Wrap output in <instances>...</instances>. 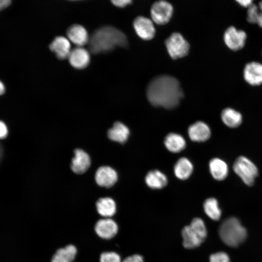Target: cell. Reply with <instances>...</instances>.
<instances>
[{
    "label": "cell",
    "instance_id": "6",
    "mask_svg": "<svg viewBox=\"0 0 262 262\" xmlns=\"http://www.w3.org/2000/svg\"><path fill=\"white\" fill-rule=\"evenodd\" d=\"M174 7L167 0H158L154 1L150 8V18L153 22L159 25L167 24L174 14Z\"/></svg>",
    "mask_w": 262,
    "mask_h": 262
},
{
    "label": "cell",
    "instance_id": "4",
    "mask_svg": "<svg viewBox=\"0 0 262 262\" xmlns=\"http://www.w3.org/2000/svg\"><path fill=\"white\" fill-rule=\"evenodd\" d=\"M181 235L185 248L192 249L199 246L207 235L204 221L200 218H194L189 225L183 228Z\"/></svg>",
    "mask_w": 262,
    "mask_h": 262
},
{
    "label": "cell",
    "instance_id": "2",
    "mask_svg": "<svg viewBox=\"0 0 262 262\" xmlns=\"http://www.w3.org/2000/svg\"><path fill=\"white\" fill-rule=\"evenodd\" d=\"M88 44L90 52L98 54L109 51L117 47H126L128 40L120 30L112 26H104L93 32Z\"/></svg>",
    "mask_w": 262,
    "mask_h": 262
},
{
    "label": "cell",
    "instance_id": "27",
    "mask_svg": "<svg viewBox=\"0 0 262 262\" xmlns=\"http://www.w3.org/2000/svg\"><path fill=\"white\" fill-rule=\"evenodd\" d=\"M260 12L257 6L253 3L247 7L246 19L250 23H256L257 17Z\"/></svg>",
    "mask_w": 262,
    "mask_h": 262
},
{
    "label": "cell",
    "instance_id": "20",
    "mask_svg": "<svg viewBox=\"0 0 262 262\" xmlns=\"http://www.w3.org/2000/svg\"><path fill=\"white\" fill-rule=\"evenodd\" d=\"M130 130L127 126L121 122H115L107 132L111 140L123 144L126 142L130 135Z\"/></svg>",
    "mask_w": 262,
    "mask_h": 262
},
{
    "label": "cell",
    "instance_id": "12",
    "mask_svg": "<svg viewBox=\"0 0 262 262\" xmlns=\"http://www.w3.org/2000/svg\"><path fill=\"white\" fill-rule=\"evenodd\" d=\"M67 58L72 66L79 69L86 67L90 61L89 51L82 47L71 49Z\"/></svg>",
    "mask_w": 262,
    "mask_h": 262
},
{
    "label": "cell",
    "instance_id": "19",
    "mask_svg": "<svg viewBox=\"0 0 262 262\" xmlns=\"http://www.w3.org/2000/svg\"><path fill=\"white\" fill-rule=\"evenodd\" d=\"M164 145L170 152L177 153L184 150L186 146V140L180 134L171 132L164 138Z\"/></svg>",
    "mask_w": 262,
    "mask_h": 262
},
{
    "label": "cell",
    "instance_id": "1",
    "mask_svg": "<svg viewBox=\"0 0 262 262\" xmlns=\"http://www.w3.org/2000/svg\"><path fill=\"white\" fill-rule=\"evenodd\" d=\"M179 81L169 75H160L150 81L147 88V97L153 106L166 109L176 107L183 97Z\"/></svg>",
    "mask_w": 262,
    "mask_h": 262
},
{
    "label": "cell",
    "instance_id": "8",
    "mask_svg": "<svg viewBox=\"0 0 262 262\" xmlns=\"http://www.w3.org/2000/svg\"><path fill=\"white\" fill-rule=\"evenodd\" d=\"M132 25L137 35L143 40L152 39L155 35L154 23L150 18L138 16L133 19Z\"/></svg>",
    "mask_w": 262,
    "mask_h": 262
},
{
    "label": "cell",
    "instance_id": "7",
    "mask_svg": "<svg viewBox=\"0 0 262 262\" xmlns=\"http://www.w3.org/2000/svg\"><path fill=\"white\" fill-rule=\"evenodd\" d=\"M165 44L168 54L172 59L182 58L188 53L189 44L179 33H173L166 39Z\"/></svg>",
    "mask_w": 262,
    "mask_h": 262
},
{
    "label": "cell",
    "instance_id": "24",
    "mask_svg": "<svg viewBox=\"0 0 262 262\" xmlns=\"http://www.w3.org/2000/svg\"><path fill=\"white\" fill-rule=\"evenodd\" d=\"M96 208L98 213L106 218L113 216L116 209L115 201L110 197L99 198L96 202Z\"/></svg>",
    "mask_w": 262,
    "mask_h": 262
},
{
    "label": "cell",
    "instance_id": "28",
    "mask_svg": "<svg viewBox=\"0 0 262 262\" xmlns=\"http://www.w3.org/2000/svg\"><path fill=\"white\" fill-rule=\"evenodd\" d=\"M100 262H121L120 256L115 252H105L100 256Z\"/></svg>",
    "mask_w": 262,
    "mask_h": 262
},
{
    "label": "cell",
    "instance_id": "15",
    "mask_svg": "<svg viewBox=\"0 0 262 262\" xmlns=\"http://www.w3.org/2000/svg\"><path fill=\"white\" fill-rule=\"evenodd\" d=\"M66 35L68 40L77 47H82L88 43L90 38L86 29L80 24L70 26L67 30Z\"/></svg>",
    "mask_w": 262,
    "mask_h": 262
},
{
    "label": "cell",
    "instance_id": "37",
    "mask_svg": "<svg viewBox=\"0 0 262 262\" xmlns=\"http://www.w3.org/2000/svg\"><path fill=\"white\" fill-rule=\"evenodd\" d=\"M259 8L261 11L262 12V0H261L259 3Z\"/></svg>",
    "mask_w": 262,
    "mask_h": 262
},
{
    "label": "cell",
    "instance_id": "9",
    "mask_svg": "<svg viewBox=\"0 0 262 262\" xmlns=\"http://www.w3.org/2000/svg\"><path fill=\"white\" fill-rule=\"evenodd\" d=\"M247 35L245 32L230 26L225 31L223 38L226 45L231 50L237 51L242 49L246 44Z\"/></svg>",
    "mask_w": 262,
    "mask_h": 262
},
{
    "label": "cell",
    "instance_id": "5",
    "mask_svg": "<svg viewBox=\"0 0 262 262\" xmlns=\"http://www.w3.org/2000/svg\"><path fill=\"white\" fill-rule=\"evenodd\" d=\"M233 169L246 184L251 186L254 184L258 170L255 164L248 158L244 156L238 157L234 163Z\"/></svg>",
    "mask_w": 262,
    "mask_h": 262
},
{
    "label": "cell",
    "instance_id": "14",
    "mask_svg": "<svg viewBox=\"0 0 262 262\" xmlns=\"http://www.w3.org/2000/svg\"><path fill=\"white\" fill-rule=\"evenodd\" d=\"M188 134L192 141L203 142L210 138L211 131L207 124L202 121H197L189 127Z\"/></svg>",
    "mask_w": 262,
    "mask_h": 262
},
{
    "label": "cell",
    "instance_id": "31",
    "mask_svg": "<svg viewBox=\"0 0 262 262\" xmlns=\"http://www.w3.org/2000/svg\"><path fill=\"white\" fill-rule=\"evenodd\" d=\"M8 134V130L7 126L3 121L0 120V139L5 138Z\"/></svg>",
    "mask_w": 262,
    "mask_h": 262
},
{
    "label": "cell",
    "instance_id": "3",
    "mask_svg": "<svg viewBox=\"0 0 262 262\" xmlns=\"http://www.w3.org/2000/svg\"><path fill=\"white\" fill-rule=\"evenodd\" d=\"M219 234L226 245L235 247L246 239L247 231L239 219L234 217H230L226 219L220 225Z\"/></svg>",
    "mask_w": 262,
    "mask_h": 262
},
{
    "label": "cell",
    "instance_id": "38",
    "mask_svg": "<svg viewBox=\"0 0 262 262\" xmlns=\"http://www.w3.org/2000/svg\"></svg>",
    "mask_w": 262,
    "mask_h": 262
},
{
    "label": "cell",
    "instance_id": "23",
    "mask_svg": "<svg viewBox=\"0 0 262 262\" xmlns=\"http://www.w3.org/2000/svg\"><path fill=\"white\" fill-rule=\"evenodd\" d=\"M221 117L223 122L231 128L239 127L243 121L242 114L236 110L229 107L222 110Z\"/></svg>",
    "mask_w": 262,
    "mask_h": 262
},
{
    "label": "cell",
    "instance_id": "26",
    "mask_svg": "<svg viewBox=\"0 0 262 262\" xmlns=\"http://www.w3.org/2000/svg\"><path fill=\"white\" fill-rule=\"evenodd\" d=\"M203 209L207 215L212 220H218L221 216L218 201L214 197H209L204 201Z\"/></svg>",
    "mask_w": 262,
    "mask_h": 262
},
{
    "label": "cell",
    "instance_id": "17",
    "mask_svg": "<svg viewBox=\"0 0 262 262\" xmlns=\"http://www.w3.org/2000/svg\"><path fill=\"white\" fill-rule=\"evenodd\" d=\"M91 164V160L88 154L81 149L74 150V156L72 158L71 168L75 173L81 174L84 173L88 169Z\"/></svg>",
    "mask_w": 262,
    "mask_h": 262
},
{
    "label": "cell",
    "instance_id": "25",
    "mask_svg": "<svg viewBox=\"0 0 262 262\" xmlns=\"http://www.w3.org/2000/svg\"><path fill=\"white\" fill-rule=\"evenodd\" d=\"M77 254V249L72 245L58 249L53 256L51 262H72Z\"/></svg>",
    "mask_w": 262,
    "mask_h": 262
},
{
    "label": "cell",
    "instance_id": "11",
    "mask_svg": "<svg viewBox=\"0 0 262 262\" xmlns=\"http://www.w3.org/2000/svg\"><path fill=\"white\" fill-rule=\"evenodd\" d=\"M118 175L115 169L108 166L99 167L95 174V180L100 186L111 187L117 181Z\"/></svg>",
    "mask_w": 262,
    "mask_h": 262
},
{
    "label": "cell",
    "instance_id": "32",
    "mask_svg": "<svg viewBox=\"0 0 262 262\" xmlns=\"http://www.w3.org/2000/svg\"><path fill=\"white\" fill-rule=\"evenodd\" d=\"M123 262H144L143 257L138 254H135L126 258Z\"/></svg>",
    "mask_w": 262,
    "mask_h": 262
},
{
    "label": "cell",
    "instance_id": "18",
    "mask_svg": "<svg viewBox=\"0 0 262 262\" xmlns=\"http://www.w3.org/2000/svg\"><path fill=\"white\" fill-rule=\"evenodd\" d=\"M147 185L152 189H161L167 184L166 176L159 170L154 169L148 171L145 178Z\"/></svg>",
    "mask_w": 262,
    "mask_h": 262
},
{
    "label": "cell",
    "instance_id": "13",
    "mask_svg": "<svg viewBox=\"0 0 262 262\" xmlns=\"http://www.w3.org/2000/svg\"><path fill=\"white\" fill-rule=\"evenodd\" d=\"M116 223L110 218L99 220L96 224L95 230L97 235L102 239L113 238L118 232Z\"/></svg>",
    "mask_w": 262,
    "mask_h": 262
},
{
    "label": "cell",
    "instance_id": "10",
    "mask_svg": "<svg viewBox=\"0 0 262 262\" xmlns=\"http://www.w3.org/2000/svg\"><path fill=\"white\" fill-rule=\"evenodd\" d=\"M243 76L246 82L252 86L262 84V64L257 62L247 63L244 67Z\"/></svg>",
    "mask_w": 262,
    "mask_h": 262
},
{
    "label": "cell",
    "instance_id": "22",
    "mask_svg": "<svg viewBox=\"0 0 262 262\" xmlns=\"http://www.w3.org/2000/svg\"><path fill=\"white\" fill-rule=\"evenodd\" d=\"M210 173L216 180H222L228 176L229 168L227 164L222 160L214 158L209 164Z\"/></svg>",
    "mask_w": 262,
    "mask_h": 262
},
{
    "label": "cell",
    "instance_id": "21",
    "mask_svg": "<svg viewBox=\"0 0 262 262\" xmlns=\"http://www.w3.org/2000/svg\"><path fill=\"white\" fill-rule=\"evenodd\" d=\"M194 169L193 164L188 158L183 157L180 158L174 166V173L175 176L180 180H185L192 175Z\"/></svg>",
    "mask_w": 262,
    "mask_h": 262
},
{
    "label": "cell",
    "instance_id": "29",
    "mask_svg": "<svg viewBox=\"0 0 262 262\" xmlns=\"http://www.w3.org/2000/svg\"><path fill=\"white\" fill-rule=\"evenodd\" d=\"M210 262H230V259L226 253L218 252L210 256Z\"/></svg>",
    "mask_w": 262,
    "mask_h": 262
},
{
    "label": "cell",
    "instance_id": "16",
    "mask_svg": "<svg viewBox=\"0 0 262 262\" xmlns=\"http://www.w3.org/2000/svg\"><path fill=\"white\" fill-rule=\"evenodd\" d=\"M49 49L60 60L68 58L71 50V44L68 38L59 36L56 37L49 44Z\"/></svg>",
    "mask_w": 262,
    "mask_h": 262
},
{
    "label": "cell",
    "instance_id": "33",
    "mask_svg": "<svg viewBox=\"0 0 262 262\" xmlns=\"http://www.w3.org/2000/svg\"><path fill=\"white\" fill-rule=\"evenodd\" d=\"M11 1L12 0H0V11L8 7Z\"/></svg>",
    "mask_w": 262,
    "mask_h": 262
},
{
    "label": "cell",
    "instance_id": "36",
    "mask_svg": "<svg viewBox=\"0 0 262 262\" xmlns=\"http://www.w3.org/2000/svg\"><path fill=\"white\" fill-rule=\"evenodd\" d=\"M5 86L3 83L0 81V95H2L5 92Z\"/></svg>",
    "mask_w": 262,
    "mask_h": 262
},
{
    "label": "cell",
    "instance_id": "34",
    "mask_svg": "<svg viewBox=\"0 0 262 262\" xmlns=\"http://www.w3.org/2000/svg\"><path fill=\"white\" fill-rule=\"evenodd\" d=\"M253 0H236V1L241 6L245 7H248L253 3Z\"/></svg>",
    "mask_w": 262,
    "mask_h": 262
},
{
    "label": "cell",
    "instance_id": "30",
    "mask_svg": "<svg viewBox=\"0 0 262 262\" xmlns=\"http://www.w3.org/2000/svg\"><path fill=\"white\" fill-rule=\"evenodd\" d=\"M112 3L118 8H124L131 4L133 0H110Z\"/></svg>",
    "mask_w": 262,
    "mask_h": 262
},
{
    "label": "cell",
    "instance_id": "35",
    "mask_svg": "<svg viewBox=\"0 0 262 262\" xmlns=\"http://www.w3.org/2000/svg\"><path fill=\"white\" fill-rule=\"evenodd\" d=\"M256 23L262 28V12H260L257 17Z\"/></svg>",
    "mask_w": 262,
    "mask_h": 262
}]
</instances>
